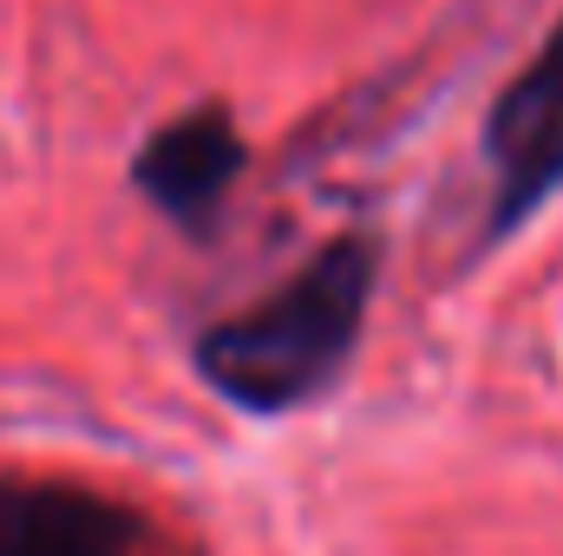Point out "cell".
<instances>
[{"label":"cell","instance_id":"cell-3","mask_svg":"<svg viewBox=\"0 0 563 556\" xmlns=\"http://www.w3.org/2000/svg\"><path fill=\"white\" fill-rule=\"evenodd\" d=\"M250 170V144L236 132V119L223 105H190L170 125H157L132 157V184L139 197L170 216L177 230L203 236L223 210V197L236 190V177Z\"/></svg>","mask_w":563,"mask_h":556},{"label":"cell","instance_id":"cell-2","mask_svg":"<svg viewBox=\"0 0 563 556\" xmlns=\"http://www.w3.org/2000/svg\"><path fill=\"white\" fill-rule=\"evenodd\" d=\"M478 151L492 170L485 243H498V236L525 230L563 190V20L544 33L538 59L492 99Z\"/></svg>","mask_w":563,"mask_h":556},{"label":"cell","instance_id":"cell-4","mask_svg":"<svg viewBox=\"0 0 563 556\" xmlns=\"http://www.w3.org/2000/svg\"><path fill=\"white\" fill-rule=\"evenodd\" d=\"M144 518L66 478H0V556H139Z\"/></svg>","mask_w":563,"mask_h":556},{"label":"cell","instance_id":"cell-1","mask_svg":"<svg viewBox=\"0 0 563 556\" xmlns=\"http://www.w3.org/2000/svg\"><path fill=\"white\" fill-rule=\"evenodd\" d=\"M374 288H380V236L341 230L276 294L203 327L190 360H197L203 387L217 400H230L236 413L282 419L321 400L328 387H341V374L354 367V347L367 334Z\"/></svg>","mask_w":563,"mask_h":556}]
</instances>
